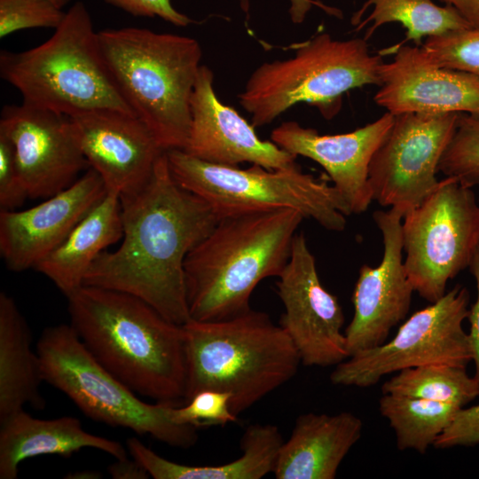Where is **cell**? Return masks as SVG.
<instances>
[{
  "label": "cell",
  "mask_w": 479,
  "mask_h": 479,
  "mask_svg": "<svg viewBox=\"0 0 479 479\" xmlns=\"http://www.w3.org/2000/svg\"><path fill=\"white\" fill-rule=\"evenodd\" d=\"M123 235L114 251L102 252L83 285L137 296L167 319H191L185 261L218 222L208 204L182 187L171 174L165 152L151 177L120 195Z\"/></svg>",
  "instance_id": "6da1fadb"
},
{
  "label": "cell",
  "mask_w": 479,
  "mask_h": 479,
  "mask_svg": "<svg viewBox=\"0 0 479 479\" xmlns=\"http://www.w3.org/2000/svg\"><path fill=\"white\" fill-rule=\"evenodd\" d=\"M70 325L91 355L136 394L183 404L185 334L132 294L82 286L67 296Z\"/></svg>",
  "instance_id": "7a4b0ae2"
},
{
  "label": "cell",
  "mask_w": 479,
  "mask_h": 479,
  "mask_svg": "<svg viewBox=\"0 0 479 479\" xmlns=\"http://www.w3.org/2000/svg\"><path fill=\"white\" fill-rule=\"evenodd\" d=\"M303 219L290 208L219 219L185 261L191 319L217 321L250 310L256 286L288 262Z\"/></svg>",
  "instance_id": "3957f363"
},
{
  "label": "cell",
  "mask_w": 479,
  "mask_h": 479,
  "mask_svg": "<svg viewBox=\"0 0 479 479\" xmlns=\"http://www.w3.org/2000/svg\"><path fill=\"white\" fill-rule=\"evenodd\" d=\"M183 326L184 404L202 390L227 392L231 411L238 416L298 371L301 358L296 348L265 312L250 309L227 319H190Z\"/></svg>",
  "instance_id": "277c9868"
},
{
  "label": "cell",
  "mask_w": 479,
  "mask_h": 479,
  "mask_svg": "<svg viewBox=\"0 0 479 479\" xmlns=\"http://www.w3.org/2000/svg\"><path fill=\"white\" fill-rule=\"evenodd\" d=\"M101 53L121 96L166 152L183 150L202 51L192 37L122 27L98 32Z\"/></svg>",
  "instance_id": "5b68a950"
},
{
  "label": "cell",
  "mask_w": 479,
  "mask_h": 479,
  "mask_svg": "<svg viewBox=\"0 0 479 479\" xmlns=\"http://www.w3.org/2000/svg\"><path fill=\"white\" fill-rule=\"evenodd\" d=\"M0 75L23 102L67 116L97 109L133 114L106 67L82 2L69 8L43 43L20 52L2 51Z\"/></svg>",
  "instance_id": "8992f818"
},
{
  "label": "cell",
  "mask_w": 479,
  "mask_h": 479,
  "mask_svg": "<svg viewBox=\"0 0 479 479\" xmlns=\"http://www.w3.org/2000/svg\"><path fill=\"white\" fill-rule=\"evenodd\" d=\"M367 40H338L321 33L297 47L286 59L264 62L239 94L251 124H270L291 106L307 103L325 118L340 109L342 95L365 85H381L380 55L372 54Z\"/></svg>",
  "instance_id": "52a82bcc"
},
{
  "label": "cell",
  "mask_w": 479,
  "mask_h": 479,
  "mask_svg": "<svg viewBox=\"0 0 479 479\" xmlns=\"http://www.w3.org/2000/svg\"><path fill=\"white\" fill-rule=\"evenodd\" d=\"M175 180L205 200L218 219L256 212L294 209L328 231L342 232L349 206L333 185L296 164L283 169L215 164L181 149L165 152Z\"/></svg>",
  "instance_id": "ba28073f"
},
{
  "label": "cell",
  "mask_w": 479,
  "mask_h": 479,
  "mask_svg": "<svg viewBox=\"0 0 479 479\" xmlns=\"http://www.w3.org/2000/svg\"><path fill=\"white\" fill-rule=\"evenodd\" d=\"M35 350L43 381L67 395L90 419L149 435L175 448L188 449L197 443V428L173 421L175 405L138 398L91 355L71 325L45 328Z\"/></svg>",
  "instance_id": "9c48e42d"
},
{
  "label": "cell",
  "mask_w": 479,
  "mask_h": 479,
  "mask_svg": "<svg viewBox=\"0 0 479 479\" xmlns=\"http://www.w3.org/2000/svg\"><path fill=\"white\" fill-rule=\"evenodd\" d=\"M404 269L414 292L430 303L469 266L479 243V203L472 187L445 177L402 220Z\"/></svg>",
  "instance_id": "30bf717a"
},
{
  "label": "cell",
  "mask_w": 479,
  "mask_h": 479,
  "mask_svg": "<svg viewBox=\"0 0 479 479\" xmlns=\"http://www.w3.org/2000/svg\"><path fill=\"white\" fill-rule=\"evenodd\" d=\"M470 295L460 285L413 313L389 342L361 350L336 365L334 385L366 388L383 376L429 364L467 367L473 354L463 322L469 315Z\"/></svg>",
  "instance_id": "8fae6325"
},
{
  "label": "cell",
  "mask_w": 479,
  "mask_h": 479,
  "mask_svg": "<svg viewBox=\"0 0 479 479\" xmlns=\"http://www.w3.org/2000/svg\"><path fill=\"white\" fill-rule=\"evenodd\" d=\"M459 113L395 115L368 170L373 200L405 213L436 187L441 158L457 128Z\"/></svg>",
  "instance_id": "7c38bea8"
},
{
  "label": "cell",
  "mask_w": 479,
  "mask_h": 479,
  "mask_svg": "<svg viewBox=\"0 0 479 479\" xmlns=\"http://www.w3.org/2000/svg\"><path fill=\"white\" fill-rule=\"evenodd\" d=\"M276 283L285 312L279 326L306 366L336 365L349 357L342 329L344 315L338 298L322 285L302 232L296 233L290 257Z\"/></svg>",
  "instance_id": "4fadbf2b"
},
{
  "label": "cell",
  "mask_w": 479,
  "mask_h": 479,
  "mask_svg": "<svg viewBox=\"0 0 479 479\" xmlns=\"http://www.w3.org/2000/svg\"><path fill=\"white\" fill-rule=\"evenodd\" d=\"M0 132L12 141L17 166L31 199L67 188L90 168L69 116L22 102L5 106Z\"/></svg>",
  "instance_id": "5bb4252c"
},
{
  "label": "cell",
  "mask_w": 479,
  "mask_h": 479,
  "mask_svg": "<svg viewBox=\"0 0 479 479\" xmlns=\"http://www.w3.org/2000/svg\"><path fill=\"white\" fill-rule=\"evenodd\" d=\"M404 215L397 208L373 214L382 237L383 255L379 265L359 269L352 294L354 315L344 331L349 357L384 343L409 311L414 290L403 259Z\"/></svg>",
  "instance_id": "9a60e30c"
},
{
  "label": "cell",
  "mask_w": 479,
  "mask_h": 479,
  "mask_svg": "<svg viewBox=\"0 0 479 479\" xmlns=\"http://www.w3.org/2000/svg\"><path fill=\"white\" fill-rule=\"evenodd\" d=\"M106 192L101 177L89 168L67 188L36 206L1 210L0 254L8 269H35Z\"/></svg>",
  "instance_id": "2e32d148"
},
{
  "label": "cell",
  "mask_w": 479,
  "mask_h": 479,
  "mask_svg": "<svg viewBox=\"0 0 479 479\" xmlns=\"http://www.w3.org/2000/svg\"><path fill=\"white\" fill-rule=\"evenodd\" d=\"M374 102L393 115L459 113L479 120V76L441 67L422 47L399 46L380 67Z\"/></svg>",
  "instance_id": "e0dca14e"
},
{
  "label": "cell",
  "mask_w": 479,
  "mask_h": 479,
  "mask_svg": "<svg viewBox=\"0 0 479 479\" xmlns=\"http://www.w3.org/2000/svg\"><path fill=\"white\" fill-rule=\"evenodd\" d=\"M69 117L89 167L119 195L144 185L165 152L133 114L97 109Z\"/></svg>",
  "instance_id": "ac0fdd59"
},
{
  "label": "cell",
  "mask_w": 479,
  "mask_h": 479,
  "mask_svg": "<svg viewBox=\"0 0 479 479\" xmlns=\"http://www.w3.org/2000/svg\"><path fill=\"white\" fill-rule=\"evenodd\" d=\"M394 119L395 115L386 112L364 127L336 135H320L296 122H285L272 130L271 139L287 153L318 163L346 201L350 214H361L373 200L368 179L371 160Z\"/></svg>",
  "instance_id": "d6986e66"
},
{
  "label": "cell",
  "mask_w": 479,
  "mask_h": 479,
  "mask_svg": "<svg viewBox=\"0 0 479 479\" xmlns=\"http://www.w3.org/2000/svg\"><path fill=\"white\" fill-rule=\"evenodd\" d=\"M214 74L201 65L191 98L192 122L183 149L200 160L220 165L248 162L268 169L296 165V156L272 141L262 140L232 107L224 105L215 93Z\"/></svg>",
  "instance_id": "ffe728a7"
},
{
  "label": "cell",
  "mask_w": 479,
  "mask_h": 479,
  "mask_svg": "<svg viewBox=\"0 0 479 479\" xmlns=\"http://www.w3.org/2000/svg\"><path fill=\"white\" fill-rule=\"evenodd\" d=\"M363 422L349 412L300 415L284 441L273 474L277 479H334L362 436Z\"/></svg>",
  "instance_id": "44dd1931"
},
{
  "label": "cell",
  "mask_w": 479,
  "mask_h": 479,
  "mask_svg": "<svg viewBox=\"0 0 479 479\" xmlns=\"http://www.w3.org/2000/svg\"><path fill=\"white\" fill-rule=\"evenodd\" d=\"M82 448H94L115 459L129 452L119 442L92 435L75 417L42 420L23 409L0 420V478L15 479L20 464L41 455L69 457Z\"/></svg>",
  "instance_id": "7402d4cb"
},
{
  "label": "cell",
  "mask_w": 479,
  "mask_h": 479,
  "mask_svg": "<svg viewBox=\"0 0 479 479\" xmlns=\"http://www.w3.org/2000/svg\"><path fill=\"white\" fill-rule=\"evenodd\" d=\"M123 235L120 195L105 197L73 228L62 243L35 269L67 296L83 286L96 258Z\"/></svg>",
  "instance_id": "603a6c76"
},
{
  "label": "cell",
  "mask_w": 479,
  "mask_h": 479,
  "mask_svg": "<svg viewBox=\"0 0 479 479\" xmlns=\"http://www.w3.org/2000/svg\"><path fill=\"white\" fill-rule=\"evenodd\" d=\"M279 428L255 423L241 437L242 454L218 466H187L166 459L136 437L127 440V450L154 479H261L273 473L283 444Z\"/></svg>",
  "instance_id": "cb8c5ba5"
},
{
  "label": "cell",
  "mask_w": 479,
  "mask_h": 479,
  "mask_svg": "<svg viewBox=\"0 0 479 479\" xmlns=\"http://www.w3.org/2000/svg\"><path fill=\"white\" fill-rule=\"evenodd\" d=\"M29 326L14 299L0 293V420L29 404L43 409L39 356L31 349Z\"/></svg>",
  "instance_id": "d4e9b609"
},
{
  "label": "cell",
  "mask_w": 479,
  "mask_h": 479,
  "mask_svg": "<svg viewBox=\"0 0 479 479\" xmlns=\"http://www.w3.org/2000/svg\"><path fill=\"white\" fill-rule=\"evenodd\" d=\"M392 22L405 28L404 42L413 41L418 46L423 37L473 27L455 8L439 6L432 0H367L351 18L357 30L372 23L365 40L380 27Z\"/></svg>",
  "instance_id": "484cf974"
},
{
  "label": "cell",
  "mask_w": 479,
  "mask_h": 479,
  "mask_svg": "<svg viewBox=\"0 0 479 479\" xmlns=\"http://www.w3.org/2000/svg\"><path fill=\"white\" fill-rule=\"evenodd\" d=\"M461 408L452 404L389 394H383L379 401L380 412L393 428L397 448L421 454L434 445Z\"/></svg>",
  "instance_id": "4316f807"
},
{
  "label": "cell",
  "mask_w": 479,
  "mask_h": 479,
  "mask_svg": "<svg viewBox=\"0 0 479 479\" xmlns=\"http://www.w3.org/2000/svg\"><path fill=\"white\" fill-rule=\"evenodd\" d=\"M466 368L447 364L406 368L386 381L381 391L464 407L479 396V385Z\"/></svg>",
  "instance_id": "83f0119b"
},
{
  "label": "cell",
  "mask_w": 479,
  "mask_h": 479,
  "mask_svg": "<svg viewBox=\"0 0 479 479\" xmlns=\"http://www.w3.org/2000/svg\"><path fill=\"white\" fill-rule=\"evenodd\" d=\"M438 172L473 187L479 184V120L460 114L454 135L438 165Z\"/></svg>",
  "instance_id": "f1b7e54d"
},
{
  "label": "cell",
  "mask_w": 479,
  "mask_h": 479,
  "mask_svg": "<svg viewBox=\"0 0 479 479\" xmlns=\"http://www.w3.org/2000/svg\"><path fill=\"white\" fill-rule=\"evenodd\" d=\"M421 47L438 67L479 76V28L469 27L429 36Z\"/></svg>",
  "instance_id": "f546056e"
},
{
  "label": "cell",
  "mask_w": 479,
  "mask_h": 479,
  "mask_svg": "<svg viewBox=\"0 0 479 479\" xmlns=\"http://www.w3.org/2000/svg\"><path fill=\"white\" fill-rule=\"evenodd\" d=\"M66 12L49 0H0V37L27 28H57Z\"/></svg>",
  "instance_id": "4dcf8cb0"
},
{
  "label": "cell",
  "mask_w": 479,
  "mask_h": 479,
  "mask_svg": "<svg viewBox=\"0 0 479 479\" xmlns=\"http://www.w3.org/2000/svg\"><path fill=\"white\" fill-rule=\"evenodd\" d=\"M231 395L217 390H202L195 394L183 406H173L175 423L201 427L224 426L237 417L230 408Z\"/></svg>",
  "instance_id": "1f68e13d"
},
{
  "label": "cell",
  "mask_w": 479,
  "mask_h": 479,
  "mask_svg": "<svg viewBox=\"0 0 479 479\" xmlns=\"http://www.w3.org/2000/svg\"><path fill=\"white\" fill-rule=\"evenodd\" d=\"M29 198L20 174L14 146L4 133L0 132V208L14 210Z\"/></svg>",
  "instance_id": "d6a6232c"
},
{
  "label": "cell",
  "mask_w": 479,
  "mask_h": 479,
  "mask_svg": "<svg viewBox=\"0 0 479 479\" xmlns=\"http://www.w3.org/2000/svg\"><path fill=\"white\" fill-rule=\"evenodd\" d=\"M479 444V404L459 410L452 422L434 443L439 449Z\"/></svg>",
  "instance_id": "836d02e7"
},
{
  "label": "cell",
  "mask_w": 479,
  "mask_h": 479,
  "mask_svg": "<svg viewBox=\"0 0 479 479\" xmlns=\"http://www.w3.org/2000/svg\"><path fill=\"white\" fill-rule=\"evenodd\" d=\"M135 17H159L177 27H186L192 20L177 11L170 0H103Z\"/></svg>",
  "instance_id": "e575fe53"
},
{
  "label": "cell",
  "mask_w": 479,
  "mask_h": 479,
  "mask_svg": "<svg viewBox=\"0 0 479 479\" xmlns=\"http://www.w3.org/2000/svg\"><path fill=\"white\" fill-rule=\"evenodd\" d=\"M468 268L475 280L477 297L475 302L469 309L467 319L470 323V330L468 333L473 359L475 364L474 378L479 385V243L474 252Z\"/></svg>",
  "instance_id": "d590c367"
},
{
  "label": "cell",
  "mask_w": 479,
  "mask_h": 479,
  "mask_svg": "<svg viewBox=\"0 0 479 479\" xmlns=\"http://www.w3.org/2000/svg\"><path fill=\"white\" fill-rule=\"evenodd\" d=\"M240 2L241 7L247 12L248 9V0H240ZM290 3L291 6L289 13L292 21L295 24L302 23L304 20L306 14L314 5L321 8L324 12L332 16L338 18L342 17V12L339 9L326 5L318 0H290Z\"/></svg>",
  "instance_id": "8d00e7d4"
},
{
  "label": "cell",
  "mask_w": 479,
  "mask_h": 479,
  "mask_svg": "<svg viewBox=\"0 0 479 479\" xmlns=\"http://www.w3.org/2000/svg\"><path fill=\"white\" fill-rule=\"evenodd\" d=\"M110 475L115 479H144L148 477L145 469L135 459H116L107 468Z\"/></svg>",
  "instance_id": "74e56055"
},
{
  "label": "cell",
  "mask_w": 479,
  "mask_h": 479,
  "mask_svg": "<svg viewBox=\"0 0 479 479\" xmlns=\"http://www.w3.org/2000/svg\"><path fill=\"white\" fill-rule=\"evenodd\" d=\"M455 8L475 28H479V0H442Z\"/></svg>",
  "instance_id": "f35d334b"
},
{
  "label": "cell",
  "mask_w": 479,
  "mask_h": 479,
  "mask_svg": "<svg viewBox=\"0 0 479 479\" xmlns=\"http://www.w3.org/2000/svg\"><path fill=\"white\" fill-rule=\"evenodd\" d=\"M53 4H55L57 7L62 9L64 6H66L71 0H49Z\"/></svg>",
  "instance_id": "ab89813d"
}]
</instances>
